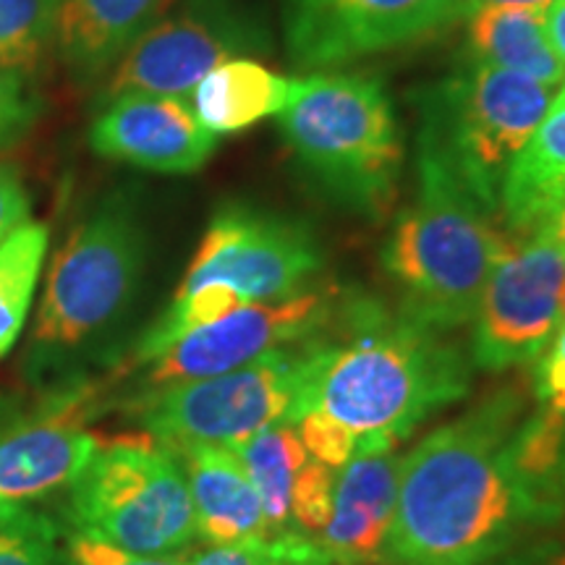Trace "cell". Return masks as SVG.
<instances>
[{"mask_svg":"<svg viewBox=\"0 0 565 565\" xmlns=\"http://www.w3.org/2000/svg\"><path fill=\"white\" fill-rule=\"evenodd\" d=\"M189 565H328L312 536L301 532L267 534L238 545L194 553Z\"/></svg>","mask_w":565,"mask_h":565,"instance_id":"484cf974","label":"cell"},{"mask_svg":"<svg viewBox=\"0 0 565 565\" xmlns=\"http://www.w3.org/2000/svg\"><path fill=\"white\" fill-rule=\"evenodd\" d=\"M61 0H0V68L38 74L55 47Z\"/></svg>","mask_w":565,"mask_h":565,"instance_id":"d4e9b609","label":"cell"},{"mask_svg":"<svg viewBox=\"0 0 565 565\" xmlns=\"http://www.w3.org/2000/svg\"><path fill=\"white\" fill-rule=\"evenodd\" d=\"M45 223H26L0 244V359L13 349L30 315L47 254Z\"/></svg>","mask_w":565,"mask_h":565,"instance_id":"cb8c5ba5","label":"cell"},{"mask_svg":"<svg viewBox=\"0 0 565 565\" xmlns=\"http://www.w3.org/2000/svg\"><path fill=\"white\" fill-rule=\"evenodd\" d=\"M189 494H192L196 540L210 547L267 536L263 503L246 477L244 466L225 445H175Z\"/></svg>","mask_w":565,"mask_h":565,"instance_id":"ac0fdd59","label":"cell"},{"mask_svg":"<svg viewBox=\"0 0 565 565\" xmlns=\"http://www.w3.org/2000/svg\"><path fill=\"white\" fill-rule=\"evenodd\" d=\"M540 231H542V233H547L550 238H555V242L561 244V246H563V252H565V204H563L561 210L555 212L553 217H550V221H547L545 225H542Z\"/></svg>","mask_w":565,"mask_h":565,"instance_id":"8d00e7d4","label":"cell"},{"mask_svg":"<svg viewBox=\"0 0 565 565\" xmlns=\"http://www.w3.org/2000/svg\"><path fill=\"white\" fill-rule=\"evenodd\" d=\"M435 160L419 154L416 200L395 217L383 270L401 294L398 312L450 333L471 324L511 233Z\"/></svg>","mask_w":565,"mask_h":565,"instance_id":"3957f363","label":"cell"},{"mask_svg":"<svg viewBox=\"0 0 565 565\" xmlns=\"http://www.w3.org/2000/svg\"><path fill=\"white\" fill-rule=\"evenodd\" d=\"M487 565H565V540L542 536L524 540Z\"/></svg>","mask_w":565,"mask_h":565,"instance_id":"836d02e7","label":"cell"},{"mask_svg":"<svg viewBox=\"0 0 565 565\" xmlns=\"http://www.w3.org/2000/svg\"><path fill=\"white\" fill-rule=\"evenodd\" d=\"M557 89L482 61L422 97L419 154L445 168L498 217L503 179L553 105Z\"/></svg>","mask_w":565,"mask_h":565,"instance_id":"5b68a950","label":"cell"},{"mask_svg":"<svg viewBox=\"0 0 565 565\" xmlns=\"http://www.w3.org/2000/svg\"><path fill=\"white\" fill-rule=\"evenodd\" d=\"M565 204V84L524 150L508 168L498 221L511 236H529Z\"/></svg>","mask_w":565,"mask_h":565,"instance_id":"ffe728a7","label":"cell"},{"mask_svg":"<svg viewBox=\"0 0 565 565\" xmlns=\"http://www.w3.org/2000/svg\"><path fill=\"white\" fill-rule=\"evenodd\" d=\"M32 200L21 175L11 166H0V244L30 223Z\"/></svg>","mask_w":565,"mask_h":565,"instance_id":"d6a6232c","label":"cell"},{"mask_svg":"<svg viewBox=\"0 0 565 565\" xmlns=\"http://www.w3.org/2000/svg\"><path fill=\"white\" fill-rule=\"evenodd\" d=\"M338 469L324 466L315 458H309L301 466L299 477L294 484L291 498V521L296 532L315 536L328 524L330 511H333V492H335Z\"/></svg>","mask_w":565,"mask_h":565,"instance_id":"f1b7e54d","label":"cell"},{"mask_svg":"<svg viewBox=\"0 0 565 565\" xmlns=\"http://www.w3.org/2000/svg\"><path fill=\"white\" fill-rule=\"evenodd\" d=\"M231 454L244 466L246 477L263 503L267 532H296L291 521L294 484L301 466L309 461L296 424H273L246 440L228 445Z\"/></svg>","mask_w":565,"mask_h":565,"instance_id":"603a6c76","label":"cell"},{"mask_svg":"<svg viewBox=\"0 0 565 565\" xmlns=\"http://www.w3.org/2000/svg\"><path fill=\"white\" fill-rule=\"evenodd\" d=\"M294 82L257 61L231 58L196 84L192 110L215 137L244 131L263 118L278 116L291 100Z\"/></svg>","mask_w":565,"mask_h":565,"instance_id":"44dd1931","label":"cell"},{"mask_svg":"<svg viewBox=\"0 0 565 565\" xmlns=\"http://www.w3.org/2000/svg\"><path fill=\"white\" fill-rule=\"evenodd\" d=\"M26 505H11V503H0V526L11 524L13 519H19L24 513Z\"/></svg>","mask_w":565,"mask_h":565,"instance_id":"74e56055","label":"cell"},{"mask_svg":"<svg viewBox=\"0 0 565 565\" xmlns=\"http://www.w3.org/2000/svg\"><path fill=\"white\" fill-rule=\"evenodd\" d=\"M526 414L529 387L503 385L401 456L385 565H487L532 540L505 463Z\"/></svg>","mask_w":565,"mask_h":565,"instance_id":"6da1fadb","label":"cell"},{"mask_svg":"<svg viewBox=\"0 0 565 565\" xmlns=\"http://www.w3.org/2000/svg\"><path fill=\"white\" fill-rule=\"evenodd\" d=\"M343 296L341 288L312 286L291 299L244 303L179 338L145 364V391L242 370L309 341L330 328Z\"/></svg>","mask_w":565,"mask_h":565,"instance_id":"7c38bea8","label":"cell"},{"mask_svg":"<svg viewBox=\"0 0 565 565\" xmlns=\"http://www.w3.org/2000/svg\"><path fill=\"white\" fill-rule=\"evenodd\" d=\"M469 353L372 296L345 294L320 335L312 408L343 427L359 454H387L471 391Z\"/></svg>","mask_w":565,"mask_h":565,"instance_id":"7a4b0ae2","label":"cell"},{"mask_svg":"<svg viewBox=\"0 0 565 565\" xmlns=\"http://www.w3.org/2000/svg\"><path fill=\"white\" fill-rule=\"evenodd\" d=\"M265 45V32L231 0H183L121 55L100 84V103L131 92L189 100L204 74Z\"/></svg>","mask_w":565,"mask_h":565,"instance_id":"8fae6325","label":"cell"},{"mask_svg":"<svg viewBox=\"0 0 565 565\" xmlns=\"http://www.w3.org/2000/svg\"><path fill=\"white\" fill-rule=\"evenodd\" d=\"M145 257L137 207L124 194L105 196L55 254L32 330V362L47 370L108 335L139 291Z\"/></svg>","mask_w":565,"mask_h":565,"instance_id":"8992f818","label":"cell"},{"mask_svg":"<svg viewBox=\"0 0 565 565\" xmlns=\"http://www.w3.org/2000/svg\"><path fill=\"white\" fill-rule=\"evenodd\" d=\"M278 124L296 160L328 200L366 217L383 215L398 189L404 145L391 97L374 76L296 79Z\"/></svg>","mask_w":565,"mask_h":565,"instance_id":"277c9868","label":"cell"},{"mask_svg":"<svg viewBox=\"0 0 565 565\" xmlns=\"http://www.w3.org/2000/svg\"><path fill=\"white\" fill-rule=\"evenodd\" d=\"M194 553H179L166 557L134 555L121 547H113L108 542L95 540V536L74 532L71 529L63 545V563L66 565H189Z\"/></svg>","mask_w":565,"mask_h":565,"instance_id":"f546056e","label":"cell"},{"mask_svg":"<svg viewBox=\"0 0 565 565\" xmlns=\"http://www.w3.org/2000/svg\"><path fill=\"white\" fill-rule=\"evenodd\" d=\"M565 322V252L547 233L511 236L494 259L471 324L482 372L534 366Z\"/></svg>","mask_w":565,"mask_h":565,"instance_id":"30bf717a","label":"cell"},{"mask_svg":"<svg viewBox=\"0 0 565 565\" xmlns=\"http://www.w3.org/2000/svg\"><path fill=\"white\" fill-rule=\"evenodd\" d=\"M320 335L242 370L141 391L131 404L134 422L166 448H228L273 424H296L312 408Z\"/></svg>","mask_w":565,"mask_h":565,"instance_id":"52a82bcc","label":"cell"},{"mask_svg":"<svg viewBox=\"0 0 565 565\" xmlns=\"http://www.w3.org/2000/svg\"><path fill=\"white\" fill-rule=\"evenodd\" d=\"M322 267V244L307 223L233 202L212 215L175 294L215 286L242 303L291 299Z\"/></svg>","mask_w":565,"mask_h":565,"instance_id":"9c48e42d","label":"cell"},{"mask_svg":"<svg viewBox=\"0 0 565 565\" xmlns=\"http://www.w3.org/2000/svg\"><path fill=\"white\" fill-rule=\"evenodd\" d=\"M171 6L173 0H61L53 53L74 84H103Z\"/></svg>","mask_w":565,"mask_h":565,"instance_id":"e0dca14e","label":"cell"},{"mask_svg":"<svg viewBox=\"0 0 565 565\" xmlns=\"http://www.w3.org/2000/svg\"><path fill=\"white\" fill-rule=\"evenodd\" d=\"M505 463L529 536L565 521V414L536 404L505 443Z\"/></svg>","mask_w":565,"mask_h":565,"instance_id":"d6986e66","label":"cell"},{"mask_svg":"<svg viewBox=\"0 0 565 565\" xmlns=\"http://www.w3.org/2000/svg\"><path fill=\"white\" fill-rule=\"evenodd\" d=\"M401 456L359 454L335 475L333 511L315 536L328 565H385Z\"/></svg>","mask_w":565,"mask_h":565,"instance_id":"2e32d148","label":"cell"},{"mask_svg":"<svg viewBox=\"0 0 565 565\" xmlns=\"http://www.w3.org/2000/svg\"><path fill=\"white\" fill-rule=\"evenodd\" d=\"M545 30L557 58L565 63V0H553L545 9Z\"/></svg>","mask_w":565,"mask_h":565,"instance_id":"e575fe53","label":"cell"},{"mask_svg":"<svg viewBox=\"0 0 565 565\" xmlns=\"http://www.w3.org/2000/svg\"><path fill=\"white\" fill-rule=\"evenodd\" d=\"M0 565H66L53 521L24 508L19 519L0 526Z\"/></svg>","mask_w":565,"mask_h":565,"instance_id":"4316f807","label":"cell"},{"mask_svg":"<svg viewBox=\"0 0 565 565\" xmlns=\"http://www.w3.org/2000/svg\"><path fill=\"white\" fill-rule=\"evenodd\" d=\"M89 401V387H68L51 416L0 429V503H32L79 477L100 445L82 424Z\"/></svg>","mask_w":565,"mask_h":565,"instance_id":"9a60e30c","label":"cell"},{"mask_svg":"<svg viewBox=\"0 0 565 565\" xmlns=\"http://www.w3.org/2000/svg\"><path fill=\"white\" fill-rule=\"evenodd\" d=\"M469 45L475 61L563 87L565 63L557 58L545 30V9L492 6L469 17Z\"/></svg>","mask_w":565,"mask_h":565,"instance_id":"7402d4cb","label":"cell"},{"mask_svg":"<svg viewBox=\"0 0 565 565\" xmlns=\"http://www.w3.org/2000/svg\"><path fill=\"white\" fill-rule=\"evenodd\" d=\"M296 429H299V437L309 458H315V461L324 466L341 469L343 463H349L356 456V440L343 427H338L335 422L324 419L320 414H303L296 422Z\"/></svg>","mask_w":565,"mask_h":565,"instance_id":"4dcf8cb0","label":"cell"},{"mask_svg":"<svg viewBox=\"0 0 565 565\" xmlns=\"http://www.w3.org/2000/svg\"><path fill=\"white\" fill-rule=\"evenodd\" d=\"M280 6L288 55L307 71L395 51L461 19V0H280Z\"/></svg>","mask_w":565,"mask_h":565,"instance_id":"4fadbf2b","label":"cell"},{"mask_svg":"<svg viewBox=\"0 0 565 565\" xmlns=\"http://www.w3.org/2000/svg\"><path fill=\"white\" fill-rule=\"evenodd\" d=\"M42 103L34 74L0 68V152L30 137L42 116Z\"/></svg>","mask_w":565,"mask_h":565,"instance_id":"83f0119b","label":"cell"},{"mask_svg":"<svg viewBox=\"0 0 565 565\" xmlns=\"http://www.w3.org/2000/svg\"><path fill=\"white\" fill-rule=\"evenodd\" d=\"M66 513L74 532L134 555H179L196 540L179 458L154 440L97 445L68 487Z\"/></svg>","mask_w":565,"mask_h":565,"instance_id":"ba28073f","label":"cell"},{"mask_svg":"<svg viewBox=\"0 0 565 565\" xmlns=\"http://www.w3.org/2000/svg\"><path fill=\"white\" fill-rule=\"evenodd\" d=\"M553 0H461V19H469L471 13L492 9V6H526V9H547Z\"/></svg>","mask_w":565,"mask_h":565,"instance_id":"d590c367","label":"cell"},{"mask_svg":"<svg viewBox=\"0 0 565 565\" xmlns=\"http://www.w3.org/2000/svg\"><path fill=\"white\" fill-rule=\"evenodd\" d=\"M534 366L532 391L536 404L565 414V322Z\"/></svg>","mask_w":565,"mask_h":565,"instance_id":"1f68e13d","label":"cell"},{"mask_svg":"<svg viewBox=\"0 0 565 565\" xmlns=\"http://www.w3.org/2000/svg\"><path fill=\"white\" fill-rule=\"evenodd\" d=\"M92 152L141 171L183 175L212 158L217 137L179 97L118 95L100 103L89 126Z\"/></svg>","mask_w":565,"mask_h":565,"instance_id":"5bb4252c","label":"cell"}]
</instances>
